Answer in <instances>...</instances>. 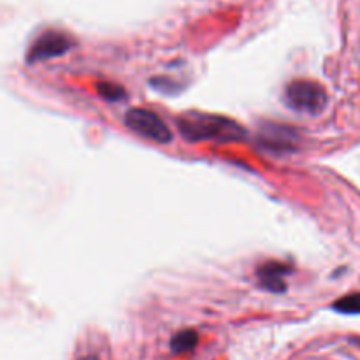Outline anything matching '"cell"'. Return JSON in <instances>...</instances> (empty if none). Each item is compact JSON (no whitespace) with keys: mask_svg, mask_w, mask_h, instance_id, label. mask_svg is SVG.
<instances>
[{"mask_svg":"<svg viewBox=\"0 0 360 360\" xmlns=\"http://www.w3.org/2000/svg\"><path fill=\"white\" fill-rule=\"evenodd\" d=\"M179 134L190 143L217 141V143H236L246 139V130L238 122L220 115L190 111L176 120Z\"/></svg>","mask_w":360,"mask_h":360,"instance_id":"1","label":"cell"},{"mask_svg":"<svg viewBox=\"0 0 360 360\" xmlns=\"http://www.w3.org/2000/svg\"><path fill=\"white\" fill-rule=\"evenodd\" d=\"M285 102L292 111L319 116L327 108V91L316 81H292L285 90Z\"/></svg>","mask_w":360,"mask_h":360,"instance_id":"2","label":"cell"},{"mask_svg":"<svg viewBox=\"0 0 360 360\" xmlns=\"http://www.w3.org/2000/svg\"><path fill=\"white\" fill-rule=\"evenodd\" d=\"M125 125L137 136L155 141L158 144H167L172 141V134L164 120L153 111L143 108H132L123 116Z\"/></svg>","mask_w":360,"mask_h":360,"instance_id":"3","label":"cell"},{"mask_svg":"<svg viewBox=\"0 0 360 360\" xmlns=\"http://www.w3.org/2000/svg\"><path fill=\"white\" fill-rule=\"evenodd\" d=\"M299 143L297 130L290 129V127L278 125V123L267 122L262 123L257 134V146L262 151H267L271 155H281L295 153Z\"/></svg>","mask_w":360,"mask_h":360,"instance_id":"4","label":"cell"},{"mask_svg":"<svg viewBox=\"0 0 360 360\" xmlns=\"http://www.w3.org/2000/svg\"><path fill=\"white\" fill-rule=\"evenodd\" d=\"M72 46L74 41L70 35L58 30H48L39 35L34 44L28 48L27 63L34 65V63L56 58V56H63L69 49H72Z\"/></svg>","mask_w":360,"mask_h":360,"instance_id":"5","label":"cell"},{"mask_svg":"<svg viewBox=\"0 0 360 360\" xmlns=\"http://www.w3.org/2000/svg\"><path fill=\"white\" fill-rule=\"evenodd\" d=\"M294 273V267L283 262H266L257 269V278L264 290L271 294L287 292V278Z\"/></svg>","mask_w":360,"mask_h":360,"instance_id":"6","label":"cell"},{"mask_svg":"<svg viewBox=\"0 0 360 360\" xmlns=\"http://www.w3.org/2000/svg\"><path fill=\"white\" fill-rule=\"evenodd\" d=\"M197 341H199V336H197L195 330H179V333L171 340V350L174 352V354H186V352L195 348Z\"/></svg>","mask_w":360,"mask_h":360,"instance_id":"7","label":"cell"},{"mask_svg":"<svg viewBox=\"0 0 360 360\" xmlns=\"http://www.w3.org/2000/svg\"><path fill=\"white\" fill-rule=\"evenodd\" d=\"M97 91L98 95L108 102H120L127 97L125 88L120 86V84L116 83H105V81L97 84Z\"/></svg>","mask_w":360,"mask_h":360,"instance_id":"8","label":"cell"},{"mask_svg":"<svg viewBox=\"0 0 360 360\" xmlns=\"http://www.w3.org/2000/svg\"><path fill=\"white\" fill-rule=\"evenodd\" d=\"M333 309L338 313H343V315H360V292L336 301L333 304Z\"/></svg>","mask_w":360,"mask_h":360,"instance_id":"9","label":"cell"},{"mask_svg":"<svg viewBox=\"0 0 360 360\" xmlns=\"http://www.w3.org/2000/svg\"><path fill=\"white\" fill-rule=\"evenodd\" d=\"M150 86L164 95H174L181 90V86L169 77H153V79H150Z\"/></svg>","mask_w":360,"mask_h":360,"instance_id":"10","label":"cell"},{"mask_svg":"<svg viewBox=\"0 0 360 360\" xmlns=\"http://www.w3.org/2000/svg\"><path fill=\"white\" fill-rule=\"evenodd\" d=\"M79 360H98L97 357H94V355H91V357H83V359H79Z\"/></svg>","mask_w":360,"mask_h":360,"instance_id":"11","label":"cell"}]
</instances>
